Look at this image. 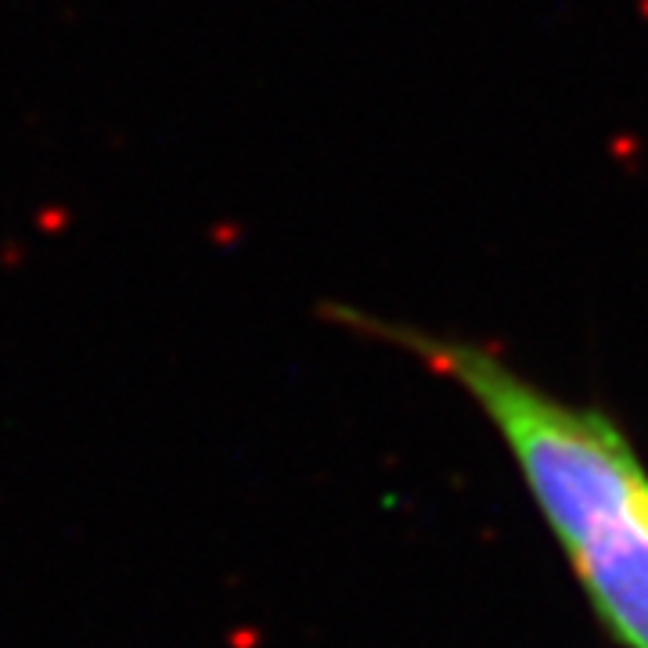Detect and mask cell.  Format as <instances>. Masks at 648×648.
Segmentation results:
<instances>
[{
    "label": "cell",
    "instance_id": "6da1fadb",
    "mask_svg": "<svg viewBox=\"0 0 648 648\" xmlns=\"http://www.w3.org/2000/svg\"><path fill=\"white\" fill-rule=\"evenodd\" d=\"M325 317L411 353L473 400L512 451L602 631L620 648H648V468L627 429L606 407L529 382L487 343L346 303H328Z\"/></svg>",
    "mask_w": 648,
    "mask_h": 648
}]
</instances>
